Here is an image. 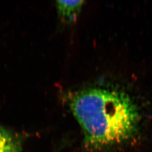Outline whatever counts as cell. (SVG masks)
<instances>
[{
  "mask_svg": "<svg viewBox=\"0 0 152 152\" xmlns=\"http://www.w3.org/2000/svg\"><path fill=\"white\" fill-rule=\"evenodd\" d=\"M69 103L89 149L99 150L122 144L137 132L139 110L124 92L90 88L73 94Z\"/></svg>",
  "mask_w": 152,
  "mask_h": 152,
  "instance_id": "obj_1",
  "label": "cell"
},
{
  "mask_svg": "<svg viewBox=\"0 0 152 152\" xmlns=\"http://www.w3.org/2000/svg\"><path fill=\"white\" fill-rule=\"evenodd\" d=\"M56 7L61 18L64 21L72 22L79 14L84 1H57Z\"/></svg>",
  "mask_w": 152,
  "mask_h": 152,
  "instance_id": "obj_2",
  "label": "cell"
},
{
  "mask_svg": "<svg viewBox=\"0 0 152 152\" xmlns=\"http://www.w3.org/2000/svg\"><path fill=\"white\" fill-rule=\"evenodd\" d=\"M22 143L10 131L0 126V152H22Z\"/></svg>",
  "mask_w": 152,
  "mask_h": 152,
  "instance_id": "obj_3",
  "label": "cell"
}]
</instances>
